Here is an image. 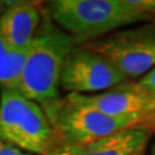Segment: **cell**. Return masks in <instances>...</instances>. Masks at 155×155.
Wrapping results in <instances>:
<instances>
[{"label": "cell", "instance_id": "obj_15", "mask_svg": "<svg viewBox=\"0 0 155 155\" xmlns=\"http://www.w3.org/2000/svg\"><path fill=\"white\" fill-rule=\"evenodd\" d=\"M143 124H145L146 127H150L153 131L155 130V111L150 115V116H148L146 120H145V122L143 123Z\"/></svg>", "mask_w": 155, "mask_h": 155}, {"label": "cell", "instance_id": "obj_13", "mask_svg": "<svg viewBox=\"0 0 155 155\" xmlns=\"http://www.w3.org/2000/svg\"><path fill=\"white\" fill-rule=\"evenodd\" d=\"M0 155H35L31 153H24L22 150L14 145L0 140Z\"/></svg>", "mask_w": 155, "mask_h": 155}, {"label": "cell", "instance_id": "obj_11", "mask_svg": "<svg viewBox=\"0 0 155 155\" xmlns=\"http://www.w3.org/2000/svg\"><path fill=\"white\" fill-rule=\"evenodd\" d=\"M137 83L144 91L155 98V67L147 74H145Z\"/></svg>", "mask_w": 155, "mask_h": 155}, {"label": "cell", "instance_id": "obj_4", "mask_svg": "<svg viewBox=\"0 0 155 155\" xmlns=\"http://www.w3.org/2000/svg\"><path fill=\"white\" fill-rule=\"evenodd\" d=\"M54 131L58 146L84 147L120 131L144 123L140 118H121L106 115L67 94L43 107Z\"/></svg>", "mask_w": 155, "mask_h": 155}, {"label": "cell", "instance_id": "obj_10", "mask_svg": "<svg viewBox=\"0 0 155 155\" xmlns=\"http://www.w3.org/2000/svg\"><path fill=\"white\" fill-rule=\"evenodd\" d=\"M28 52L13 48L0 32V87L18 91Z\"/></svg>", "mask_w": 155, "mask_h": 155}, {"label": "cell", "instance_id": "obj_2", "mask_svg": "<svg viewBox=\"0 0 155 155\" xmlns=\"http://www.w3.org/2000/svg\"><path fill=\"white\" fill-rule=\"evenodd\" d=\"M46 11L62 30L81 44L155 18L133 7L129 0H53L46 4Z\"/></svg>", "mask_w": 155, "mask_h": 155}, {"label": "cell", "instance_id": "obj_1", "mask_svg": "<svg viewBox=\"0 0 155 155\" xmlns=\"http://www.w3.org/2000/svg\"><path fill=\"white\" fill-rule=\"evenodd\" d=\"M79 40L56 24L47 11L28 51L18 92L41 107L61 99V71Z\"/></svg>", "mask_w": 155, "mask_h": 155}, {"label": "cell", "instance_id": "obj_7", "mask_svg": "<svg viewBox=\"0 0 155 155\" xmlns=\"http://www.w3.org/2000/svg\"><path fill=\"white\" fill-rule=\"evenodd\" d=\"M68 94L78 102L113 117L140 118L145 122L155 111V98L141 89L137 82L125 81L93 95Z\"/></svg>", "mask_w": 155, "mask_h": 155}, {"label": "cell", "instance_id": "obj_6", "mask_svg": "<svg viewBox=\"0 0 155 155\" xmlns=\"http://www.w3.org/2000/svg\"><path fill=\"white\" fill-rule=\"evenodd\" d=\"M127 78L107 58L79 45L64 60L61 71V90L84 94L109 90Z\"/></svg>", "mask_w": 155, "mask_h": 155}, {"label": "cell", "instance_id": "obj_3", "mask_svg": "<svg viewBox=\"0 0 155 155\" xmlns=\"http://www.w3.org/2000/svg\"><path fill=\"white\" fill-rule=\"evenodd\" d=\"M0 140L31 154L46 155L58 146L43 107L15 90L0 87Z\"/></svg>", "mask_w": 155, "mask_h": 155}, {"label": "cell", "instance_id": "obj_8", "mask_svg": "<svg viewBox=\"0 0 155 155\" xmlns=\"http://www.w3.org/2000/svg\"><path fill=\"white\" fill-rule=\"evenodd\" d=\"M43 20V12L30 2L9 6L0 15V32L13 48L28 52Z\"/></svg>", "mask_w": 155, "mask_h": 155}, {"label": "cell", "instance_id": "obj_5", "mask_svg": "<svg viewBox=\"0 0 155 155\" xmlns=\"http://www.w3.org/2000/svg\"><path fill=\"white\" fill-rule=\"evenodd\" d=\"M82 45L107 58L127 79L139 77L155 67V22L120 29Z\"/></svg>", "mask_w": 155, "mask_h": 155}, {"label": "cell", "instance_id": "obj_9", "mask_svg": "<svg viewBox=\"0 0 155 155\" xmlns=\"http://www.w3.org/2000/svg\"><path fill=\"white\" fill-rule=\"evenodd\" d=\"M153 130L137 124L82 147L79 155H144Z\"/></svg>", "mask_w": 155, "mask_h": 155}, {"label": "cell", "instance_id": "obj_12", "mask_svg": "<svg viewBox=\"0 0 155 155\" xmlns=\"http://www.w3.org/2000/svg\"><path fill=\"white\" fill-rule=\"evenodd\" d=\"M129 2L139 11L155 17V0H129Z\"/></svg>", "mask_w": 155, "mask_h": 155}, {"label": "cell", "instance_id": "obj_14", "mask_svg": "<svg viewBox=\"0 0 155 155\" xmlns=\"http://www.w3.org/2000/svg\"><path fill=\"white\" fill-rule=\"evenodd\" d=\"M81 150L79 146H60L46 155H79Z\"/></svg>", "mask_w": 155, "mask_h": 155}, {"label": "cell", "instance_id": "obj_16", "mask_svg": "<svg viewBox=\"0 0 155 155\" xmlns=\"http://www.w3.org/2000/svg\"><path fill=\"white\" fill-rule=\"evenodd\" d=\"M152 155H155V139L154 143H153V146H152Z\"/></svg>", "mask_w": 155, "mask_h": 155}]
</instances>
